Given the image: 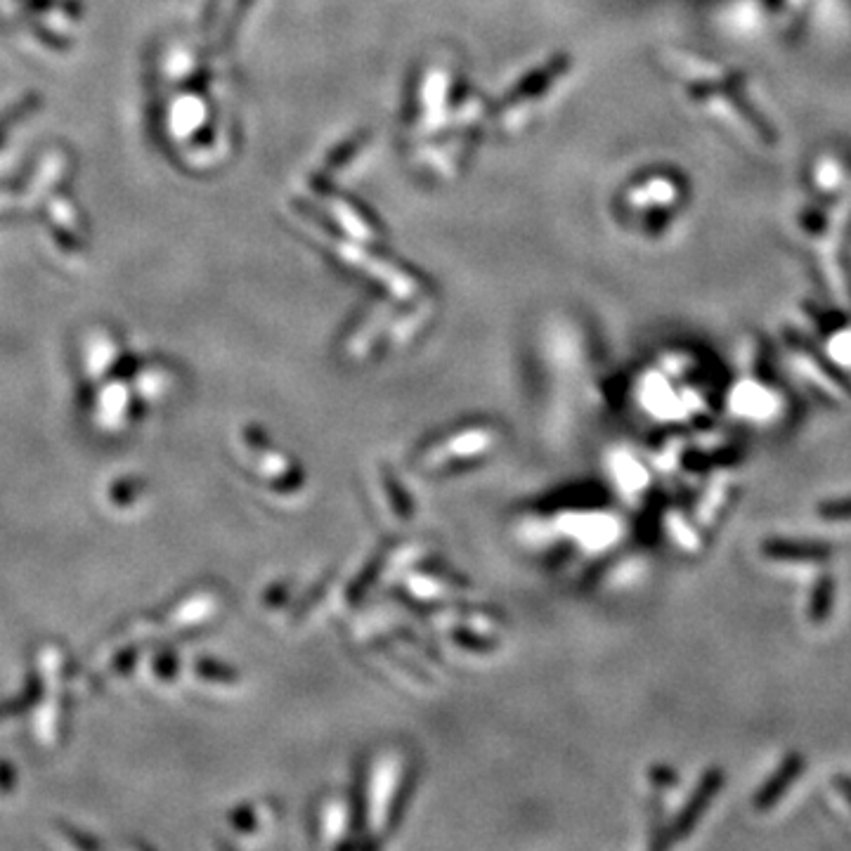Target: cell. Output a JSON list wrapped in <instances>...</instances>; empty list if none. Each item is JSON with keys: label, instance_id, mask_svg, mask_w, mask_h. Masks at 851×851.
<instances>
[{"label": "cell", "instance_id": "1", "mask_svg": "<svg viewBox=\"0 0 851 851\" xmlns=\"http://www.w3.org/2000/svg\"><path fill=\"white\" fill-rule=\"evenodd\" d=\"M802 766H804V762L799 755H790L788 759H785L781 769H778V773H773L771 781L766 783L762 790H759V795L755 799V807L759 811H766V809H771L776 802H781V797L785 795V792H788L790 785L797 781Z\"/></svg>", "mask_w": 851, "mask_h": 851}, {"label": "cell", "instance_id": "2", "mask_svg": "<svg viewBox=\"0 0 851 851\" xmlns=\"http://www.w3.org/2000/svg\"><path fill=\"white\" fill-rule=\"evenodd\" d=\"M764 556L773 561H825L830 549L816 542H792V539H771L764 544Z\"/></svg>", "mask_w": 851, "mask_h": 851}, {"label": "cell", "instance_id": "3", "mask_svg": "<svg viewBox=\"0 0 851 851\" xmlns=\"http://www.w3.org/2000/svg\"><path fill=\"white\" fill-rule=\"evenodd\" d=\"M721 781H724V778H721V773H717V771L707 773L705 781L700 783V788L695 790V795L691 797V802H688L686 811H684V814H681L679 823H677V830H674V835H686V830L691 828V825L695 821H698V816H703V811L707 807H710L714 792H717L721 788Z\"/></svg>", "mask_w": 851, "mask_h": 851}, {"label": "cell", "instance_id": "4", "mask_svg": "<svg viewBox=\"0 0 851 851\" xmlns=\"http://www.w3.org/2000/svg\"><path fill=\"white\" fill-rule=\"evenodd\" d=\"M830 596H833V582L823 580L821 584H818L814 601H811V617H816V620H823L825 613H828Z\"/></svg>", "mask_w": 851, "mask_h": 851}, {"label": "cell", "instance_id": "5", "mask_svg": "<svg viewBox=\"0 0 851 851\" xmlns=\"http://www.w3.org/2000/svg\"><path fill=\"white\" fill-rule=\"evenodd\" d=\"M821 516L825 521H851V497L849 499H835L821 506Z\"/></svg>", "mask_w": 851, "mask_h": 851}]
</instances>
